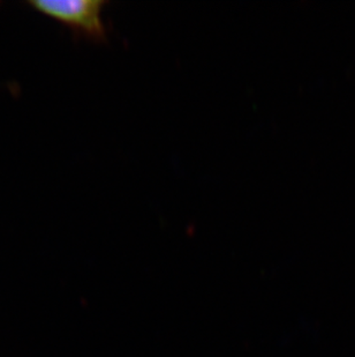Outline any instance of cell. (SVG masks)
<instances>
[{"instance_id": "obj_1", "label": "cell", "mask_w": 355, "mask_h": 357, "mask_svg": "<svg viewBox=\"0 0 355 357\" xmlns=\"http://www.w3.org/2000/svg\"><path fill=\"white\" fill-rule=\"evenodd\" d=\"M106 0H33L29 5L40 13L68 26L74 34L106 43L107 28L103 20Z\"/></svg>"}]
</instances>
